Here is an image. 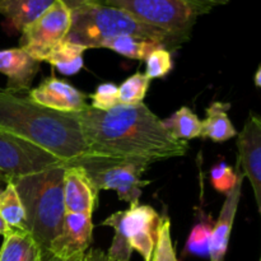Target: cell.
I'll return each instance as SVG.
<instances>
[{
    "instance_id": "6da1fadb",
    "label": "cell",
    "mask_w": 261,
    "mask_h": 261,
    "mask_svg": "<svg viewBox=\"0 0 261 261\" xmlns=\"http://www.w3.org/2000/svg\"><path fill=\"white\" fill-rule=\"evenodd\" d=\"M76 117L81 124L87 154L130 158L148 163L185 155L188 142L177 140L157 115L144 103L117 105L99 111L86 105Z\"/></svg>"
},
{
    "instance_id": "7a4b0ae2",
    "label": "cell",
    "mask_w": 261,
    "mask_h": 261,
    "mask_svg": "<svg viewBox=\"0 0 261 261\" xmlns=\"http://www.w3.org/2000/svg\"><path fill=\"white\" fill-rule=\"evenodd\" d=\"M0 132L37 145L65 165L87 154L76 114L46 109L7 89H0Z\"/></svg>"
},
{
    "instance_id": "3957f363",
    "label": "cell",
    "mask_w": 261,
    "mask_h": 261,
    "mask_svg": "<svg viewBox=\"0 0 261 261\" xmlns=\"http://www.w3.org/2000/svg\"><path fill=\"white\" fill-rule=\"evenodd\" d=\"M121 36H134L173 50L190 40L139 22L125 10L101 3H89L71 10V24L66 40L84 48H101L102 43Z\"/></svg>"
},
{
    "instance_id": "277c9868",
    "label": "cell",
    "mask_w": 261,
    "mask_h": 261,
    "mask_svg": "<svg viewBox=\"0 0 261 261\" xmlns=\"http://www.w3.org/2000/svg\"><path fill=\"white\" fill-rule=\"evenodd\" d=\"M65 166L24 176L14 181L24 211L25 229L45 254L59 236L65 217L63 178Z\"/></svg>"
},
{
    "instance_id": "5b68a950",
    "label": "cell",
    "mask_w": 261,
    "mask_h": 261,
    "mask_svg": "<svg viewBox=\"0 0 261 261\" xmlns=\"http://www.w3.org/2000/svg\"><path fill=\"white\" fill-rule=\"evenodd\" d=\"M98 3L125 10L144 24L186 37H190L196 19L213 9L195 0H98Z\"/></svg>"
},
{
    "instance_id": "8992f818",
    "label": "cell",
    "mask_w": 261,
    "mask_h": 261,
    "mask_svg": "<svg viewBox=\"0 0 261 261\" xmlns=\"http://www.w3.org/2000/svg\"><path fill=\"white\" fill-rule=\"evenodd\" d=\"M71 165L83 167L98 191L114 190L120 200L129 203L130 208L139 205L142 189L149 184L142 178L150 166L145 161L84 155Z\"/></svg>"
},
{
    "instance_id": "52a82bcc",
    "label": "cell",
    "mask_w": 261,
    "mask_h": 261,
    "mask_svg": "<svg viewBox=\"0 0 261 261\" xmlns=\"http://www.w3.org/2000/svg\"><path fill=\"white\" fill-rule=\"evenodd\" d=\"M70 24L71 10L61 0H56L37 19L23 28L19 47L32 59L42 63L65 40Z\"/></svg>"
},
{
    "instance_id": "ba28073f",
    "label": "cell",
    "mask_w": 261,
    "mask_h": 261,
    "mask_svg": "<svg viewBox=\"0 0 261 261\" xmlns=\"http://www.w3.org/2000/svg\"><path fill=\"white\" fill-rule=\"evenodd\" d=\"M59 166L66 165L37 145L0 132V176L5 184Z\"/></svg>"
},
{
    "instance_id": "9c48e42d",
    "label": "cell",
    "mask_w": 261,
    "mask_h": 261,
    "mask_svg": "<svg viewBox=\"0 0 261 261\" xmlns=\"http://www.w3.org/2000/svg\"><path fill=\"white\" fill-rule=\"evenodd\" d=\"M239 163L242 173L249 178L254 190L257 211L261 212V120L254 112H250L249 119L237 139Z\"/></svg>"
},
{
    "instance_id": "30bf717a",
    "label": "cell",
    "mask_w": 261,
    "mask_h": 261,
    "mask_svg": "<svg viewBox=\"0 0 261 261\" xmlns=\"http://www.w3.org/2000/svg\"><path fill=\"white\" fill-rule=\"evenodd\" d=\"M92 216L66 212L59 236L51 242L46 254L60 259L84 256L92 244Z\"/></svg>"
},
{
    "instance_id": "8fae6325",
    "label": "cell",
    "mask_w": 261,
    "mask_h": 261,
    "mask_svg": "<svg viewBox=\"0 0 261 261\" xmlns=\"http://www.w3.org/2000/svg\"><path fill=\"white\" fill-rule=\"evenodd\" d=\"M87 94L55 76L43 79L36 88L30 89L28 98L46 109L65 114H76L86 106Z\"/></svg>"
},
{
    "instance_id": "7c38bea8",
    "label": "cell",
    "mask_w": 261,
    "mask_h": 261,
    "mask_svg": "<svg viewBox=\"0 0 261 261\" xmlns=\"http://www.w3.org/2000/svg\"><path fill=\"white\" fill-rule=\"evenodd\" d=\"M129 245L138 251L144 261H150L154 250L161 217L150 205H138L124 211Z\"/></svg>"
},
{
    "instance_id": "4fadbf2b",
    "label": "cell",
    "mask_w": 261,
    "mask_h": 261,
    "mask_svg": "<svg viewBox=\"0 0 261 261\" xmlns=\"http://www.w3.org/2000/svg\"><path fill=\"white\" fill-rule=\"evenodd\" d=\"M98 189L79 165H66L64 168L63 194L65 212L74 214H93L98 199Z\"/></svg>"
},
{
    "instance_id": "5bb4252c",
    "label": "cell",
    "mask_w": 261,
    "mask_h": 261,
    "mask_svg": "<svg viewBox=\"0 0 261 261\" xmlns=\"http://www.w3.org/2000/svg\"><path fill=\"white\" fill-rule=\"evenodd\" d=\"M245 176L237 167V181L233 188L226 194V200L219 213L218 221L213 224L212 231L211 247H209V257L211 261H223L228 249L229 236H231L232 227L236 218L237 208H239L240 198H241L242 184Z\"/></svg>"
},
{
    "instance_id": "9a60e30c",
    "label": "cell",
    "mask_w": 261,
    "mask_h": 261,
    "mask_svg": "<svg viewBox=\"0 0 261 261\" xmlns=\"http://www.w3.org/2000/svg\"><path fill=\"white\" fill-rule=\"evenodd\" d=\"M41 63L31 58L20 47L0 50V73L8 78L7 91L19 93L30 91Z\"/></svg>"
},
{
    "instance_id": "2e32d148",
    "label": "cell",
    "mask_w": 261,
    "mask_h": 261,
    "mask_svg": "<svg viewBox=\"0 0 261 261\" xmlns=\"http://www.w3.org/2000/svg\"><path fill=\"white\" fill-rule=\"evenodd\" d=\"M56 0H0V14L8 28L22 32L23 28L37 19Z\"/></svg>"
},
{
    "instance_id": "e0dca14e",
    "label": "cell",
    "mask_w": 261,
    "mask_h": 261,
    "mask_svg": "<svg viewBox=\"0 0 261 261\" xmlns=\"http://www.w3.org/2000/svg\"><path fill=\"white\" fill-rule=\"evenodd\" d=\"M231 109L228 102H213L206 109V117L201 121V138H208L216 143L227 142L236 137L237 130L232 124L227 111Z\"/></svg>"
},
{
    "instance_id": "ac0fdd59",
    "label": "cell",
    "mask_w": 261,
    "mask_h": 261,
    "mask_svg": "<svg viewBox=\"0 0 261 261\" xmlns=\"http://www.w3.org/2000/svg\"><path fill=\"white\" fill-rule=\"evenodd\" d=\"M0 261H42V250L28 232L12 229L4 236Z\"/></svg>"
},
{
    "instance_id": "d6986e66",
    "label": "cell",
    "mask_w": 261,
    "mask_h": 261,
    "mask_svg": "<svg viewBox=\"0 0 261 261\" xmlns=\"http://www.w3.org/2000/svg\"><path fill=\"white\" fill-rule=\"evenodd\" d=\"M86 50L83 46L65 38L48 54L45 61L50 63L64 75H74L83 68V53Z\"/></svg>"
},
{
    "instance_id": "ffe728a7",
    "label": "cell",
    "mask_w": 261,
    "mask_h": 261,
    "mask_svg": "<svg viewBox=\"0 0 261 261\" xmlns=\"http://www.w3.org/2000/svg\"><path fill=\"white\" fill-rule=\"evenodd\" d=\"M163 46L154 41L145 40V38L134 37V36H121V37L112 38L102 43L101 48H109L122 56L135 60H145L150 53ZM165 48V47H163Z\"/></svg>"
},
{
    "instance_id": "44dd1931",
    "label": "cell",
    "mask_w": 261,
    "mask_h": 261,
    "mask_svg": "<svg viewBox=\"0 0 261 261\" xmlns=\"http://www.w3.org/2000/svg\"><path fill=\"white\" fill-rule=\"evenodd\" d=\"M163 124L177 140L188 142L201 135L200 119L189 107H181L170 119L163 120Z\"/></svg>"
},
{
    "instance_id": "7402d4cb",
    "label": "cell",
    "mask_w": 261,
    "mask_h": 261,
    "mask_svg": "<svg viewBox=\"0 0 261 261\" xmlns=\"http://www.w3.org/2000/svg\"><path fill=\"white\" fill-rule=\"evenodd\" d=\"M102 226H110L115 229V236L110 246L107 257L111 261H130L132 259L133 249L129 245L126 227L124 221V211L116 212L105 219Z\"/></svg>"
},
{
    "instance_id": "603a6c76",
    "label": "cell",
    "mask_w": 261,
    "mask_h": 261,
    "mask_svg": "<svg viewBox=\"0 0 261 261\" xmlns=\"http://www.w3.org/2000/svg\"><path fill=\"white\" fill-rule=\"evenodd\" d=\"M5 189H0V216L12 229L25 231L24 211L13 184H5Z\"/></svg>"
},
{
    "instance_id": "cb8c5ba5",
    "label": "cell",
    "mask_w": 261,
    "mask_h": 261,
    "mask_svg": "<svg viewBox=\"0 0 261 261\" xmlns=\"http://www.w3.org/2000/svg\"><path fill=\"white\" fill-rule=\"evenodd\" d=\"M149 83L148 76L143 73H135L134 75L125 79L121 86L117 87L120 105L135 106L142 103L149 88Z\"/></svg>"
},
{
    "instance_id": "d4e9b609",
    "label": "cell",
    "mask_w": 261,
    "mask_h": 261,
    "mask_svg": "<svg viewBox=\"0 0 261 261\" xmlns=\"http://www.w3.org/2000/svg\"><path fill=\"white\" fill-rule=\"evenodd\" d=\"M213 224L212 217H208L205 221L199 222L193 227L185 245V254L196 255V256H209Z\"/></svg>"
},
{
    "instance_id": "484cf974",
    "label": "cell",
    "mask_w": 261,
    "mask_h": 261,
    "mask_svg": "<svg viewBox=\"0 0 261 261\" xmlns=\"http://www.w3.org/2000/svg\"><path fill=\"white\" fill-rule=\"evenodd\" d=\"M150 261H178L171 237V222L166 217L161 218Z\"/></svg>"
},
{
    "instance_id": "4316f807",
    "label": "cell",
    "mask_w": 261,
    "mask_h": 261,
    "mask_svg": "<svg viewBox=\"0 0 261 261\" xmlns=\"http://www.w3.org/2000/svg\"><path fill=\"white\" fill-rule=\"evenodd\" d=\"M145 63H147V70L144 74L149 81L163 78L172 69V56L167 48H157L148 55Z\"/></svg>"
},
{
    "instance_id": "83f0119b",
    "label": "cell",
    "mask_w": 261,
    "mask_h": 261,
    "mask_svg": "<svg viewBox=\"0 0 261 261\" xmlns=\"http://www.w3.org/2000/svg\"><path fill=\"white\" fill-rule=\"evenodd\" d=\"M88 97L92 99L91 106L99 111H109L120 105L119 89L112 83L101 84L97 87L94 93L89 94Z\"/></svg>"
},
{
    "instance_id": "f1b7e54d",
    "label": "cell",
    "mask_w": 261,
    "mask_h": 261,
    "mask_svg": "<svg viewBox=\"0 0 261 261\" xmlns=\"http://www.w3.org/2000/svg\"><path fill=\"white\" fill-rule=\"evenodd\" d=\"M237 181V171L234 172L231 166L221 162L214 166L211 171V182L218 193L227 194Z\"/></svg>"
},
{
    "instance_id": "f546056e",
    "label": "cell",
    "mask_w": 261,
    "mask_h": 261,
    "mask_svg": "<svg viewBox=\"0 0 261 261\" xmlns=\"http://www.w3.org/2000/svg\"><path fill=\"white\" fill-rule=\"evenodd\" d=\"M83 261H111L102 250L91 249L86 252Z\"/></svg>"
},
{
    "instance_id": "4dcf8cb0",
    "label": "cell",
    "mask_w": 261,
    "mask_h": 261,
    "mask_svg": "<svg viewBox=\"0 0 261 261\" xmlns=\"http://www.w3.org/2000/svg\"><path fill=\"white\" fill-rule=\"evenodd\" d=\"M61 2H63L64 4L69 8V9L74 10V9H76V8L82 7V5L89 4V3H96V2H98V0H61Z\"/></svg>"
},
{
    "instance_id": "1f68e13d",
    "label": "cell",
    "mask_w": 261,
    "mask_h": 261,
    "mask_svg": "<svg viewBox=\"0 0 261 261\" xmlns=\"http://www.w3.org/2000/svg\"><path fill=\"white\" fill-rule=\"evenodd\" d=\"M84 256H76L71 257V259H60V257H56L54 255L50 254H42V261H83Z\"/></svg>"
},
{
    "instance_id": "d6a6232c",
    "label": "cell",
    "mask_w": 261,
    "mask_h": 261,
    "mask_svg": "<svg viewBox=\"0 0 261 261\" xmlns=\"http://www.w3.org/2000/svg\"><path fill=\"white\" fill-rule=\"evenodd\" d=\"M195 2L203 3V4L211 5V7H216V5H224L229 3L231 0H195Z\"/></svg>"
},
{
    "instance_id": "836d02e7",
    "label": "cell",
    "mask_w": 261,
    "mask_h": 261,
    "mask_svg": "<svg viewBox=\"0 0 261 261\" xmlns=\"http://www.w3.org/2000/svg\"><path fill=\"white\" fill-rule=\"evenodd\" d=\"M10 231H12V228H10L7 223H5V221L3 219V217L0 216V236H5V234L9 233Z\"/></svg>"
},
{
    "instance_id": "e575fe53",
    "label": "cell",
    "mask_w": 261,
    "mask_h": 261,
    "mask_svg": "<svg viewBox=\"0 0 261 261\" xmlns=\"http://www.w3.org/2000/svg\"><path fill=\"white\" fill-rule=\"evenodd\" d=\"M255 84H256L257 88H260L261 86V68L259 66L256 70V74H255Z\"/></svg>"
},
{
    "instance_id": "d590c367",
    "label": "cell",
    "mask_w": 261,
    "mask_h": 261,
    "mask_svg": "<svg viewBox=\"0 0 261 261\" xmlns=\"http://www.w3.org/2000/svg\"><path fill=\"white\" fill-rule=\"evenodd\" d=\"M3 182H4V180H3V177H2V176H0V186H2ZM4 184H5V182H4Z\"/></svg>"
}]
</instances>
